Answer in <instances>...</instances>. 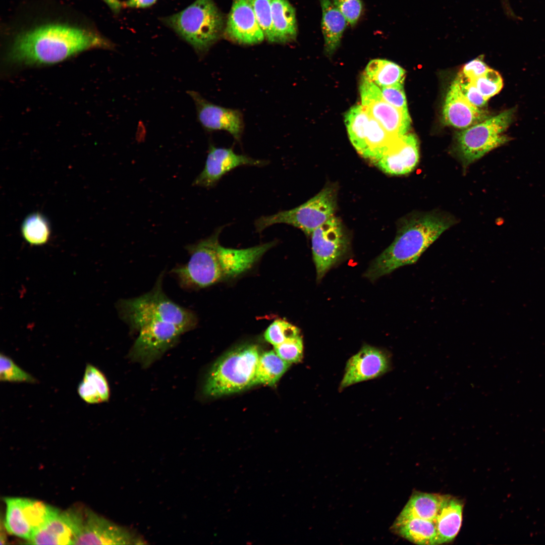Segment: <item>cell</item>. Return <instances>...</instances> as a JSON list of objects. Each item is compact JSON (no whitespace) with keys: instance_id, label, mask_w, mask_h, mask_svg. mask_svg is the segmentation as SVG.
Listing matches in <instances>:
<instances>
[{"instance_id":"cell-1","label":"cell","mask_w":545,"mask_h":545,"mask_svg":"<svg viewBox=\"0 0 545 545\" xmlns=\"http://www.w3.org/2000/svg\"><path fill=\"white\" fill-rule=\"evenodd\" d=\"M48 12L7 28V61L27 66H45L90 49H115V44L84 18L68 12Z\"/></svg>"},{"instance_id":"cell-2","label":"cell","mask_w":545,"mask_h":545,"mask_svg":"<svg viewBox=\"0 0 545 545\" xmlns=\"http://www.w3.org/2000/svg\"><path fill=\"white\" fill-rule=\"evenodd\" d=\"M454 223L452 217L437 212L414 214L406 219L394 241L373 261L365 277L374 281L400 267L415 263Z\"/></svg>"},{"instance_id":"cell-3","label":"cell","mask_w":545,"mask_h":545,"mask_svg":"<svg viewBox=\"0 0 545 545\" xmlns=\"http://www.w3.org/2000/svg\"><path fill=\"white\" fill-rule=\"evenodd\" d=\"M222 228L209 237L193 244L194 264L203 288L234 278L249 269L276 242L245 248L233 249L221 245Z\"/></svg>"},{"instance_id":"cell-4","label":"cell","mask_w":545,"mask_h":545,"mask_svg":"<svg viewBox=\"0 0 545 545\" xmlns=\"http://www.w3.org/2000/svg\"><path fill=\"white\" fill-rule=\"evenodd\" d=\"M163 274L160 275L153 288L138 297L120 300L117 309L121 318L133 331H139L144 325L152 322L172 323L185 333L194 329L197 318L192 311L171 300L162 287Z\"/></svg>"},{"instance_id":"cell-5","label":"cell","mask_w":545,"mask_h":545,"mask_svg":"<svg viewBox=\"0 0 545 545\" xmlns=\"http://www.w3.org/2000/svg\"><path fill=\"white\" fill-rule=\"evenodd\" d=\"M161 21L199 57L220 39L224 27L223 17L213 0H195L182 11L161 18Z\"/></svg>"},{"instance_id":"cell-6","label":"cell","mask_w":545,"mask_h":545,"mask_svg":"<svg viewBox=\"0 0 545 545\" xmlns=\"http://www.w3.org/2000/svg\"><path fill=\"white\" fill-rule=\"evenodd\" d=\"M258 348L244 345L228 352L212 365L206 377L203 393L215 397L243 391L253 386L260 356Z\"/></svg>"},{"instance_id":"cell-7","label":"cell","mask_w":545,"mask_h":545,"mask_svg":"<svg viewBox=\"0 0 545 545\" xmlns=\"http://www.w3.org/2000/svg\"><path fill=\"white\" fill-rule=\"evenodd\" d=\"M515 110L512 108L504 111L458 134L457 154L464 167H467L509 141L510 138L504 133L513 122Z\"/></svg>"},{"instance_id":"cell-8","label":"cell","mask_w":545,"mask_h":545,"mask_svg":"<svg viewBox=\"0 0 545 545\" xmlns=\"http://www.w3.org/2000/svg\"><path fill=\"white\" fill-rule=\"evenodd\" d=\"M337 194L333 187L326 186L303 204L290 210L262 216L255 226L258 232L277 224H285L297 228L307 235L335 216Z\"/></svg>"},{"instance_id":"cell-9","label":"cell","mask_w":545,"mask_h":545,"mask_svg":"<svg viewBox=\"0 0 545 545\" xmlns=\"http://www.w3.org/2000/svg\"><path fill=\"white\" fill-rule=\"evenodd\" d=\"M4 525L10 534L30 540L60 510L42 501L25 498L6 497Z\"/></svg>"},{"instance_id":"cell-10","label":"cell","mask_w":545,"mask_h":545,"mask_svg":"<svg viewBox=\"0 0 545 545\" xmlns=\"http://www.w3.org/2000/svg\"><path fill=\"white\" fill-rule=\"evenodd\" d=\"M129 352L133 361L147 367L176 344L185 332L175 324L152 322L142 327Z\"/></svg>"},{"instance_id":"cell-11","label":"cell","mask_w":545,"mask_h":545,"mask_svg":"<svg viewBox=\"0 0 545 545\" xmlns=\"http://www.w3.org/2000/svg\"><path fill=\"white\" fill-rule=\"evenodd\" d=\"M311 236L317 280L320 281L346 252L347 239L341 221L335 216L315 229Z\"/></svg>"},{"instance_id":"cell-12","label":"cell","mask_w":545,"mask_h":545,"mask_svg":"<svg viewBox=\"0 0 545 545\" xmlns=\"http://www.w3.org/2000/svg\"><path fill=\"white\" fill-rule=\"evenodd\" d=\"M360 80L361 105L369 115L393 137L407 133L411 121L408 111L399 110L386 101L380 88L367 77H363Z\"/></svg>"},{"instance_id":"cell-13","label":"cell","mask_w":545,"mask_h":545,"mask_svg":"<svg viewBox=\"0 0 545 545\" xmlns=\"http://www.w3.org/2000/svg\"><path fill=\"white\" fill-rule=\"evenodd\" d=\"M141 539L128 529L85 509L84 519L73 544H137Z\"/></svg>"},{"instance_id":"cell-14","label":"cell","mask_w":545,"mask_h":545,"mask_svg":"<svg viewBox=\"0 0 545 545\" xmlns=\"http://www.w3.org/2000/svg\"><path fill=\"white\" fill-rule=\"evenodd\" d=\"M187 93L195 104L198 122L206 131H225L236 140H240L244 123L239 110L214 104L194 90H188Z\"/></svg>"},{"instance_id":"cell-15","label":"cell","mask_w":545,"mask_h":545,"mask_svg":"<svg viewBox=\"0 0 545 545\" xmlns=\"http://www.w3.org/2000/svg\"><path fill=\"white\" fill-rule=\"evenodd\" d=\"M266 163L265 161L237 154L231 148L216 147L210 144L204 168L192 184L210 188L236 168L246 165L262 166Z\"/></svg>"},{"instance_id":"cell-16","label":"cell","mask_w":545,"mask_h":545,"mask_svg":"<svg viewBox=\"0 0 545 545\" xmlns=\"http://www.w3.org/2000/svg\"><path fill=\"white\" fill-rule=\"evenodd\" d=\"M419 158V143L411 133L395 138L373 164L385 173L403 175L411 173Z\"/></svg>"},{"instance_id":"cell-17","label":"cell","mask_w":545,"mask_h":545,"mask_svg":"<svg viewBox=\"0 0 545 545\" xmlns=\"http://www.w3.org/2000/svg\"><path fill=\"white\" fill-rule=\"evenodd\" d=\"M390 368V360L385 352L365 345L348 360L340 389L376 378L387 372Z\"/></svg>"},{"instance_id":"cell-18","label":"cell","mask_w":545,"mask_h":545,"mask_svg":"<svg viewBox=\"0 0 545 545\" xmlns=\"http://www.w3.org/2000/svg\"><path fill=\"white\" fill-rule=\"evenodd\" d=\"M85 509L60 511L28 541L33 544H73L82 524Z\"/></svg>"},{"instance_id":"cell-19","label":"cell","mask_w":545,"mask_h":545,"mask_svg":"<svg viewBox=\"0 0 545 545\" xmlns=\"http://www.w3.org/2000/svg\"><path fill=\"white\" fill-rule=\"evenodd\" d=\"M225 33L231 40L241 44H256L265 39L248 0L234 1Z\"/></svg>"},{"instance_id":"cell-20","label":"cell","mask_w":545,"mask_h":545,"mask_svg":"<svg viewBox=\"0 0 545 545\" xmlns=\"http://www.w3.org/2000/svg\"><path fill=\"white\" fill-rule=\"evenodd\" d=\"M485 112L472 105L462 94L456 79L447 93L443 111L444 123L466 129L486 119Z\"/></svg>"},{"instance_id":"cell-21","label":"cell","mask_w":545,"mask_h":545,"mask_svg":"<svg viewBox=\"0 0 545 545\" xmlns=\"http://www.w3.org/2000/svg\"><path fill=\"white\" fill-rule=\"evenodd\" d=\"M463 504L450 495L444 499L437 518L435 545L452 541L459 532L462 521Z\"/></svg>"},{"instance_id":"cell-22","label":"cell","mask_w":545,"mask_h":545,"mask_svg":"<svg viewBox=\"0 0 545 545\" xmlns=\"http://www.w3.org/2000/svg\"><path fill=\"white\" fill-rule=\"evenodd\" d=\"M319 1L322 11L321 27L324 52L330 57L339 47L348 23L330 0Z\"/></svg>"},{"instance_id":"cell-23","label":"cell","mask_w":545,"mask_h":545,"mask_svg":"<svg viewBox=\"0 0 545 545\" xmlns=\"http://www.w3.org/2000/svg\"><path fill=\"white\" fill-rule=\"evenodd\" d=\"M274 43L295 40L297 24L294 8L287 0H270Z\"/></svg>"},{"instance_id":"cell-24","label":"cell","mask_w":545,"mask_h":545,"mask_svg":"<svg viewBox=\"0 0 545 545\" xmlns=\"http://www.w3.org/2000/svg\"><path fill=\"white\" fill-rule=\"evenodd\" d=\"M392 529L399 535L414 543L435 545L437 528L433 521L418 518L396 519Z\"/></svg>"},{"instance_id":"cell-25","label":"cell","mask_w":545,"mask_h":545,"mask_svg":"<svg viewBox=\"0 0 545 545\" xmlns=\"http://www.w3.org/2000/svg\"><path fill=\"white\" fill-rule=\"evenodd\" d=\"M445 495L415 492L396 519L418 518L435 522Z\"/></svg>"},{"instance_id":"cell-26","label":"cell","mask_w":545,"mask_h":545,"mask_svg":"<svg viewBox=\"0 0 545 545\" xmlns=\"http://www.w3.org/2000/svg\"><path fill=\"white\" fill-rule=\"evenodd\" d=\"M365 75L380 88L403 84L405 71L397 64L384 59L370 61Z\"/></svg>"},{"instance_id":"cell-27","label":"cell","mask_w":545,"mask_h":545,"mask_svg":"<svg viewBox=\"0 0 545 545\" xmlns=\"http://www.w3.org/2000/svg\"><path fill=\"white\" fill-rule=\"evenodd\" d=\"M370 115L361 104L353 106L345 115V123L350 141L355 149L362 155Z\"/></svg>"},{"instance_id":"cell-28","label":"cell","mask_w":545,"mask_h":545,"mask_svg":"<svg viewBox=\"0 0 545 545\" xmlns=\"http://www.w3.org/2000/svg\"><path fill=\"white\" fill-rule=\"evenodd\" d=\"M291 364L281 358L275 351H268L260 355L253 385L264 384L272 386L282 377Z\"/></svg>"},{"instance_id":"cell-29","label":"cell","mask_w":545,"mask_h":545,"mask_svg":"<svg viewBox=\"0 0 545 545\" xmlns=\"http://www.w3.org/2000/svg\"><path fill=\"white\" fill-rule=\"evenodd\" d=\"M397 137L391 135L370 116L365 140V148L362 156L371 162L376 160Z\"/></svg>"},{"instance_id":"cell-30","label":"cell","mask_w":545,"mask_h":545,"mask_svg":"<svg viewBox=\"0 0 545 545\" xmlns=\"http://www.w3.org/2000/svg\"><path fill=\"white\" fill-rule=\"evenodd\" d=\"M22 234L25 241L32 245H42L50 237V229L45 219L40 214L29 215L22 226Z\"/></svg>"},{"instance_id":"cell-31","label":"cell","mask_w":545,"mask_h":545,"mask_svg":"<svg viewBox=\"0 0 545 545\" xmlns=\"http://www.w3.org/2000/svg\"><path fill=\"white\" fill-rule=\"evenodd\" d=\"M0 380L1 382L34 384L37 379L18 366L9 357L0 355Z\"/></svg>"},{"instance_id":"cell-32","label":"cell","mask_w":545,"mask_h":545,"mask_svg":"<svg viewBox=\"0 0 545 545\" xmlns=\"http://www.w3.org/2000/svg\"><path fill=\"white\" fill-rule=\"evenodd\" d=\"M300 335L298 328L283 319L275 320L265 331V340L274 346Z\"/></svg>"},{"instance_id":"cell-33","label":"cell","mask_w":545,"mask_h":545,"mask_svg":"<svg viewBox=\"0 0 545 545\" xmlns=\"http://www.w3.org/2000/svg\"><path fill=\"white\" fill-rule=\"evenodd\" d=\"M255 17L264 34L265 39L274 43L270 0H248Z\"/></svg>"},{"instance_id":"cell-34","label":"cell","mask_w":545,"mask_h":545,"mask_svg":"<svg viewBox=\"0 0 545 545\" xmlns=\"http://www.w3.org/2000/svg\"><path fill=\"white\" fill-rule=\"evenodd\" d=\"M473 81L479 92L487 100L498 94L503 87L501 75L490 68Z\"/></svg>"},{"instance_id":"cell-35","label":"cell","mask_w":545,"mask_h":545,"mask_svg":"<svg viewBox=\"0 0 545 545\" xmlns=\"http://www.w3.org/2000/svg\"><path fill=\"white\" fill-rule=\"evenodd\" d=\"M274 348L281 358L290 364L299 362L302 359L303 345L300 335L274 346Z\"/></svg>"},{"instance_id":"cell-36","label":"cell","mask_w":545,"mask_h":545,"mask_svg":"<svg viewBox=\"0 0 545 545\" xmlns=\"http://www.w3.org/2000/svg\"><path fill=\"white\" fill-rule=\"evenodd\" d=\"M83 378L88 381L98 391L103 402L108 400L110 391L108 382L99 369L91 364H87Z\"/></svg>"},{"instance_id":"cell-37","label":"cell","mask_w":545,"mask_h":545,"mask_svg":"<svg viewBox=\"0 0 545 545\" xmlns=\"http://www.w3.org/2000/svg\"><path fill=\"white\" fill-rule=\"evenodd\" d=\"M333 3L348 24L354 26L357 23L363 11L361 0H333Z\"/></svg>"},{"instance_id":"cell-38","label":"cell","mask_w":545,"mask_h":545,"mask_svg":"<svg viewBox=\"0 0 545 545\" xmlns=\"http://www.w3.org/2000/svg\"><path fill=\"white\" fill-rule=\"evenodd\" d=\"M456 79L462 94L469 102L479 108L486 105L488 100L479 92L473 81L468 79L460 73Z\"/></svg>"},{"instance_id":"cell-39","label":"cell","mask_w":545,"mask_h":545,"mask_svg":"<svg viewBox=\"0 0 545 545\" xmlns=\"http://www.w3.org/2000/svg\"><path fill=\"white\" fill-rule=\"evenodd\" d=\"M380 89L386 101L399 110L408 112L403 84L383 87Z\"/></svg>"},{"instance_id":"cell-40","label":"cell","mask_w":545,"mask_h":545,"mask_svg":"<svg viewBox=\"0 0 545 545\" xmlns=\"http://www.w3.org/2000/svg\"><path fill=\"white\" fill-rule=\"evenodd\" d=\"M488 69L483 61V56L481 55L466 64L460 73L468 79L474 81L483 75Z\"/></svg>"},{"instance_id":"cell-41","label":"cell","mask_w":545,"mask_h":545,"mask_svg":"<svg viewBox=\"0 0 545 545\" xmlns=\"http://www.w3.org/2000/svg\"><path fill=\"white\" fill-rule=\"evenodd\" d=\"M77 391L80 398L87 403L98 404L103 402L98 391L83 378L78 385Z\"/></svg>"},{"instance_id":"cell-42","label":"cell","mask_w":545,"mask_h":545,"mask_svg":"<svg viewBox=\"0 0 545 545\" xmlns=\"http://www.w3.org/2000/svg\"><path fill=\"white\" fill-rule=\"evenodd\" d=\"M157 0H127L124 2V8H146L156 3Z\"/></svg>"},{"instance_id":"cell-43","label":"cell","mask_w":545,"mask_h":545,"mask_svg":"<svg viewBox=\"0 0 545 545\" xmlns=\"http://www.w3.org/2000/svg\"><path fill=\"white\" fill-rule=\"evenodd\" d=\"M103 2L115 15L119 14L124 8V2L120 0H101Z\"/></svg>"},{"instance_id":"cell-44","label":"cell","mask_w":545,"mask_h":545,"mask_svg":"<svg viewBox=\"0 0 545 545\" xmlns=\"http://www.w3.org/2000/svg\"><path fill=\"white\" fill-rule=\"evenodd\" d=\"M500 2L505 14L510 18L517 19L518 16L511 7L509 0H500Z\"/></svg>"}]
</instances>
